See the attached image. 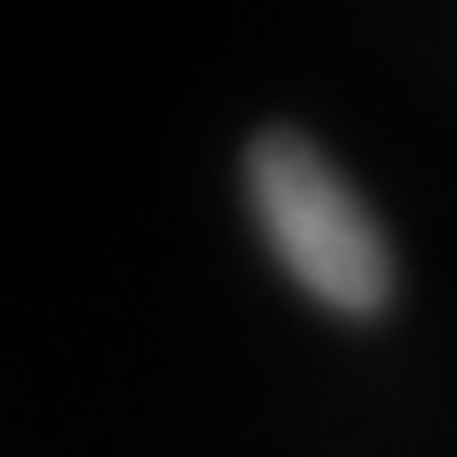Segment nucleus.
Returning <instances> with one entry per match:
<instances>
[{
	"mask_svg": "<svg viewBox=\"0 0 457 457\" xmlns=\"http://www.w3.org/2000/svg\"><path fill=\"white\" fill-rule=\"evenodd\" d=\"M250 208L279 268L339 315H374L392 297V250L369 203L309 137L262 131L244 161Z\"/></svg>",
	"mask_w": 457,
	"mask_h": 457,
	"instance_id": "nucleus-1",
	"label": "nucleus"
}]
</instances>
